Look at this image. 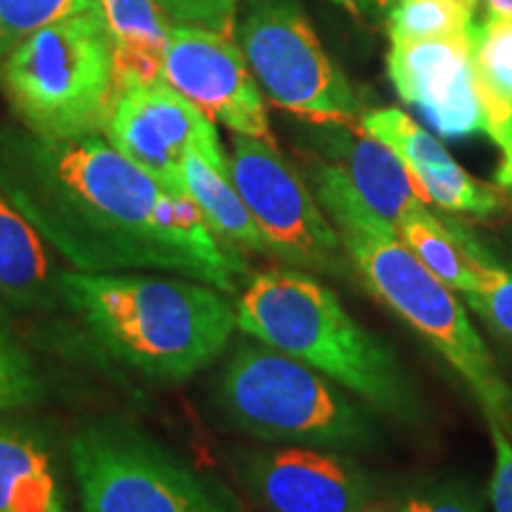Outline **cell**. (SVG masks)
I'll use <instances>...</instances> for the list:
<instances>
[{"label": "cell", "mask_w": 512, "mask_h": 512, "mask_svg": "<svg viewBox=\"0 0 512 512\" xmlns=\"http://www.w3.org/2000/svg\"><path fill=\"white\" fill-rule=\"evenodd\" d=\"M0 190L74 271H169L226 294L249 271L188 192L131 162L102 133L3 138Z\"/></svg>", "instance_id": "1"}, {"label": "cell", "mask_w": 512, "mask_h": 512, "mask_svg": "<svg viewBox=\"0 0 512 512\" xmlns=\"http://www.w3.org/2000/svg\"><path fill=\"white\" fill-rule=\"evenodd\" d=\"M306 178L358 278L456 370L486 422H498L512 439V389L456 292L406 247L392 223L361 200L339 166L313 155Z\"/></svg>", "instance_id": "2"}, {"label": "cell", "mask_w": 512, "mask_h": 512, "mask_svg": "<svg viewBox=\"0 0 512 512\" xmlns=\"http://www.w3.org/2000/svg\"><path fill=\"white\" fill-rule=\"evenodd\" d=\"M57 290L107 354L152 380L197 375L223 356L238 328L228 294L192 278L64 271Z\"/></svg>", "instance_id": "3"}, {"label": "cell", "mask_w": 512, "mask_h": 512, "mask_svg": "<svg viewBox=\"0 0 512 512\" xmlns=\"http://www.w3.org/2000/svg\"><path fill=\"white\" fill-rule=\"evenodd\" d=\"M235 323L254 342L306 363L377 411L418 420L420 401L399 358L313 273L285 266L252 275L235 302Z\"/></svg>", "instance_id": "4"}, {"label": "cell", "mask_w": 512, "mask_h": 512, "mask_svg": "<svg viewBox=\"0 0 512 512\" xmlns=\"http://www.w3.org/2000/svg\"><path fill=\"white\" fill-rule=\"evenodd\" d=\"M12 112L38 138L105 131L117 83L100 8L62 19L19 43L0 64Z\"/></svg>", "instance_id": "5"}, {"label": "cell", "mask_w": 512, "mask_h": 512, "mask_svg": "<svg viewBox=\"0 0 512 512\" xmlns=\"http://www.w3.org/2000/svg\"><path fill=\"white\" fill-rule=\"evenodd\" d=\"M219 403L249 434L323 448L373 441L368 413L330 377L268 344H240L223 368Z\"/></svg>", "instance_id": "6"}, {"label": "cell", "mask_w": 512, "mask_h": 512, "mask_svg": "<svg viewBox=\"0 0 512 512\" xmlns=\"http://www.w3.org/2000/svg\"><path fill=\"white\" fill-rule=\"evenodd\" d=\"M83 512H238L219 486L126 422H93L69 446Z\"/></svg>", "instance_id": "7"}, {"label": "cell", "mask_w": 512, "mask_h": 512, "mask_svg": "<svg viewBox=\"0 0 512 512\" xmlns=\"http://www.w3.org/2000/svg\"><path fill=\"white\" fill-rule=\"evenodd\" d=\"M240 48L261 93L313 124H358L361 105L347 76L320 46L297 0H247Z\"/></svg>", "instance_id": "8"}, {"label": "cell", "mask_w": 512, "mask_h": 512, "mask_svg": "<svg viewBox=\"0 0 512 512\" xmlns=\"http://www.w3.org/2000/svg\"><path fill=\"white\" fill-rule=\"evenodd\" d=\"M228 171L271 256L313 275L342 280L356 273L309 181L280 155L273 140L235 133Z\"/></svg>", "instance_id": "9"}, {"label": "cell", "mask_w": 512, "mask_h": 512, "mask_svg": "<svg viewBox=\"0 0 512 512\" xmlns=\"http://www.w3.org/2000/svg\"><path fill=\"white\" fill-rule=\"evenodd\" d=\"M162 81L238 136L273 140L264 93L230 34L174 24Z\"/></svg>", "instance_id": "10"}, {"label": "cell", "mask_w": 512, "mask_h": 512, "mask_svg": "<svg viewBox=\"0 0 512 512\" xmlns=\"http://www.w3.org/2000/svg\"><path fill=\"white\" fill-rule=\"evenodd\" d=\"M102 136L121 155L176 188H183L181 171L190 150L221 147L214 121L164 81L121 88Z\"/></svg>", "instance_id": "11"}, {"label": "cell", "mask_w": 512, "mask_h": 512, "mask_svg": "<svg viewBox=\"0 0 512 512\" xmlns=\"http://www.w3.org/2000/svg\"><path fill=\"white\" fill-rule=\"evenodd\" d=\"M389 79L396 93L441 138L456 140L484 133L470 38L394 41L389 50Z\"/></svg>", "instance_id": "12"}, {"label": "cell", "mask_w": 512, "mask_h": 512, "mask_svg": "<svg viewBox=\"0 0 512 512\" xmlns=\"http://www.w3.org/2000/svg\"><path fill=\"white\" fill-rule=\"evenodd\" d=\"M247 484L268 512H366L373 482L349 460L306 446L259 453Z\"/></svg>", "instance_id": "13"}, {"label": "cell", "mask_w": 512, "mask_h": 512, "mask_svg": "<svg viewBox=\"0 0 512 512\" xmlns=\"http://www.w3.org/2000/svg\"><path fill=\"white\" fill-rule=\"evenodd\" d=\"M361 126L401 159L427 204L475 219H494L503 211L498 188L467 174L439 138L415 124L406 112L394 107L373 110L363 114Z\"/></svg>", "instance_id": "14"}, {"label": "cell", "mask_w": 512, "mask_h": 512, "mask_svg": "<svg viewBox=\"0 0 512 512\" xmlns=\"http://www.w3.org/2000/svg\"><path fill=\"white\" fill-rule=\"evenodd\" d=\"M358 124H318L316 155L339 166L361 200L396 228L408 209L425 200L401 159Z\"/></svg>", "instance_id": "15"}, {"label": "cell", "mask_w": 512, "mask_h": 512, "mask_svg": "<svg viewBox=\"0 0 512 512\" xmlns=\"http://www.w3.org/2000/svg\"><path fill=\"white\" fill-rule=\"evenodd\" d=\"M57 275L46 242L0 190V297L19 311H50L62 302Z\"/></svg>", "instance_id": "16"}, {"label": "cell", "mask_w": 512, "mask_h": 512, "mask_svg": "<svg viewBox=\"0 0 512 512\" xmlns=\"http://www.w3.org/2000/svg\"><path fill=\"white\" fill-rule=\"evenodd\" d=\"M98 8L112 43L117 93L133 83L162 81L174 29L164 10L155 0H100Z\"/></svg>", "instance_id": "17"}, {"label": "cell", "mask_w": 512, "mask_h": 512, "mask_svg": "<svg viewBox=\"0 0 512 512\" xmlns=\"http://www.w3.org/2000/svg\"><path fill=\"white\" fill-rule=\"evenodd\" d=\"M183 188L200 207L209 228L233 249L271 256L268 242L235 188L223 150H190L181 171Z\"/></svg>", "instance_id": "18"}, {"label": "cell", "mask_w": 512, "mask_h": 512, "mask_svg": "<svg viewBox=\"0 0 512 512\" xmlns=\"http://www.w3.org/2000/svg\"><path fill=\"white\" fill-rule=\"evenodd\" d=\"M0 512H67L46 444L8 420H0Z\"/></svg>", "instance_id": "19"}, {"label": "cell", "mask_w": 512, "mask_h": 512, "mask_svg": "<svg viewBox=\"0 0 512 512\" xmlns=\"http://www.w3.org/2000/svg\"><path fill=\"white\" fill-rule=\"evenodd\" d=\"M401 240L453 292L472 297L479 285V256L484 247L460 223L434 214L427 202H418L396 223Z\"/></svg>", "instance_id": "20"}, {"label": "cell", "mask_w": 512, "mask_h": 512, "mask_svg": "<svg viewBox=\"0 0 512 512\" xmlns=\"http://www.w3.org/2000/svg\"><path fill=\"white\" fill-rule=\"evenodd\" d=\"M475 15V0H399L389 15V34L392 43L470 38Z\"/></svg>", "instance_id": "21"}, {"label": "cell", "mask_w": 512, "mask_h": 512, "mask_svg": "<svg viewBox=\"0 0 512 512\" xmlns=\"http://www.w3.org/2000/svg\"><path fill=\"white\" fill-rule=\"evenodd\" d=\"M479 93L512 105V19L484 17L470 34Z\"/></svg>", "instance_id": "22"}, {"label": "cell", "mask_w": 512, "mask_h": 512, "mask_svg": "<svg viewBox=\"0 0 512 512\" xmlns=\"http://www.w3.org/2000/svg\"><path fill=\"white\" fill-rule=\"evenodd\" d=\"M98 5L100 0H0V64L36 31Z\"/></svg>", "instance_id": "23"}, {"label": "cell", "mask_w": 512, "mask_h": 512, "mask_svg": "<svg viewBox=\"0 0 512 512\" xmlns=\"http://www.w3.org/2000/svg\"><path fill=\"white\" fill-rule=\"evenodd\" d=\"M43 382L29 351L0 323V413L38 406Z\"/></svg>", "instance_id": "24"}, {"label": "cell", "mask_w": 512, "mask_h": 512, "mask_svg": "<svg viewBox=\"0 0 512 512\" xmlns=\"http://www.w3.org/2000/svg\"><path fill=\"white\" fill-rule=\"evenodd\" d=\"M479 285L467 304L482 316L486 323L512 342V271L491 256L482 252L479 256Z\"/></svg>", "instance_id": "25"}, {"label": "cell", "mask_w": 512, "mask_h": 512, "mask_svg": "<svg viewBox=\"0 0 512 512\" xmlns=\"http://www.w3.org/2000/svg\"><path fill=\"white\" fill-rule=\"evenodd\" d=\"M366 512H484V501L467 486L446 484L411 494L396 503L373 501Z\"/></svg>", "instance_id": "26"}, {"label": "cell", "mask_w": 512, "mask_h": 512, "mask_svg": "<svg viewBox=\"0 0 512 512\" xmlns=\"http://www.w3.org/2000/svg\"><path fill=\"white\" fill-rule=\"evenodd\" d=\"M155 3L174 24L233 36L240 0H155Z\"/></svg>", "instance_id": "27"}, {"label": "cell", "mask_w": 512, "mask_h": 512, "mask_svg": "<svg viewBox=\"0 0 512 512\" xmlns=\"http://www.w3.org/2000/svg\"><path fill=\"white\" fill-rule=\"evenodd\" d=\"M494 439V477H491L489 498L494 512H512V439L496 422H489Z\"/></svg>", "instance_id": "28"}, {"label": "cell", "mask_w": 512, "mask_h": 512, "mask_svg": "<svg viewBox=\"0 0 512 512\" xmlns=\"http://www.w3.org/2000/svg\"><path fill=\"white\" fill-rule=\"evenodd\" d=\"M479 8L482 5L486 15L484 17H508L512 19V0H475Z\"/></svg>", "instance_id": "29"}, {"label": "cell", "mask_w": 512, "mask_h": 512, "mask_svg": "<svg viewBox=\"0 0 512 512\" xmlns=\"http://www.w3.org/2000/svg\"><path fill=\"white\" fill-rule=\"evenodd\" d=\"M375 3H377V5H380V8H389V10H392V8H394V5H396V3H399V0H375Z\"/></svg>", "instance_id": "30"}, {"label": "cell", "mask_w": 512, "mask_h": 512, "mask_svg": "<svg viewBox=\"0 0 512 512\" xmlns=\"http://www.w3.org/2000/svg\"><path fill=\"white\" fill-rule=\"evenodd\" d=\"M510 190H512V188H510Z\"/></svg>", "instance_id": "31"}]
</instances>
